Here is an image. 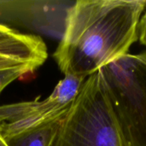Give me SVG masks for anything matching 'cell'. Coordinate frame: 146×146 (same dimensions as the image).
<instances>
[{"label": "cell", "mask_w": 146, "mask_h": 146, "mask_svg": "<svg viewBox=\"0 0 146 146\" xmlns=\"http://www.w3.org/2000/svg\"><path fill=\"white\" fill-rule=\"evenodd\" d=\"M146 0H79L68 10L53 54L64 75L87 79L139 40Z\"/></svg>", "instance_id": "cell-1"}, {"label": "cell", "mask_w": 146, "mask_h": 146, "mask_svg": "<svg viewBox=\"0 0 146 146\" xmlns=\"http://www.w3.org/2000/svg\"><path fill=\"white\" fill-rule=\"evenodd\" d=\"M98 73L125 146H146V50L128 52Z\"/></svg>", "instance_id": "cell-2"}, {"label": "cell", "mask_w": 146, "mask_h": 146, "mask_svg": "<svg viewBox=\"0 0 146 146\" xmlns=\"http://www.w3.org/2000/svg\"><path fill=\"white\" fill-rule=\"evenodd\" d=\"M51 146H125L98 72L84 82Z\"/></svg>", "instance_id": "cell-3"}, {"label": "cell", "mask_w": 146, "mask_h": 146, "mask_svg": "<svg viewBox=\"0 0 146 146\" xmlns=\"http://www.w3.org/2000/svg\"><path fill=\"white\" fill-rule=\"evenodd\" d=\"M86 79L65 75L44 99L0 105V135L8 141L18 135L62 121Z\"/></svg>", "instance_id": "cell-4"}, {"label": "cell", "mask_w": 146, "mask_h": 146, "mask_svg": "<svg viewBox=\"0 0 146 146\" xmlns=\"http://www.w3.org/2000/svg\"><path fill=\"white\" fill-rule=\"evenodd\" d=\"M47 48L36 35L21 33L0 24V70L33 72L47 59Z\"/></svg>", "instance_id": "cell-5"}, {"label": "cell", "mask_w": 146, "mask_h": 146, "mask_svg": "<svg viewBox=\"0 0 146 146\" xmlns=\"http://www.w3.org/2000/svg\"><path fill=\"white\" fill-rule=\"evenodd\" d=\"M61 121H56L31 132L18 135L6 143L9 146H51Z\"/></svg>", "instance_id": "cell-6"}, {"label": "cell", "mask_w": 146, "mask_h": 146, "mask_svg": "<svg viewBox=\"0 0 146 146\" xmlns=\"http://www.w3.org/2000/svg\"><path fill=\"white\" fill-rule=\"evenodd\" d=\"M26 74L28 73L23 69L0 70V94L7 86Z\"/></svg>", "instance_id": "cell-7"}, {"label": "cell", "mask_w": 146, "mask_h": 146, "mask_svg": "<svg viewBox=\"0 0 146 146\" xmlns=\"http://www.w3.org/2000/svg\"><path fill=\"white\" fill-rule=\"evenodd\" d=\"M139 40L140 44H142L146 47V7L140 19L139 27Z\"/></svg>", "instance_id": "cell-8"}]
</instances>
